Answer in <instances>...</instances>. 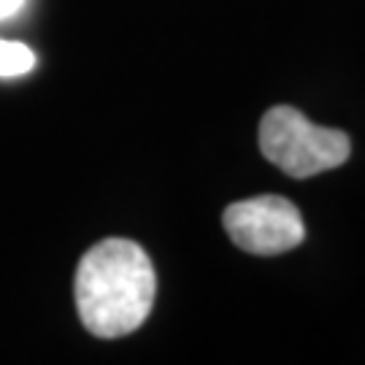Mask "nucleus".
Listing matches in <instances>:
<instances>
[{"instance_id": "1", "label": "nucleus", "mask_w": 365, "mask_h": 365, "mask_svg": "<svg viewBox=\"0 0 365 365\" xmlns=\"http://www.w3.org/2000/svg\"><path fill=\"white\" fill-rule=\"evenodd\" d=\"M157 292L152 260L135 241L106 238L78 260L73 295L81 325L98 339H119L146 322Z\"/></svg>"}, {"instance_id": "2", "label": "nucleus", "mask_w": 365, "mask_h": 365, "mask_svg": "<svg viewBox=\"0 0 365 365\" xmlns=\"http://www.w3.org/2000/svg\"><path fill=\"white\" fill-rule=\"evenodd\" d=\"M260 149L268 163L292 179H309L349 160V135L319 128L292 106H274L260 122Z\"/></svg>"}, {"instance_id": "3", "label": "nucleus", "mask_w": 365, "mask_h": 365, "mask_svg": "<svg viewBox=\"0 0 365 365\" xmlns=\"http://www.w3.org/2000/svg\"><path fill=\"white\" fill-rule=\"evenodd\" d=\"M222 225L238 249L260 257L284 255L306 238L303 217L295 203L282 195H260L230 203Z\"/></svg>"}, {"instance_id": "4", "label": "nucleus", "mask_w": 365, "mask_h": 365, "mask_svg": "<svg viewBox=\"0 0 365 365\" xmlns=\"http://www.w3.org/2000/svg\"><path fill=\"white\" fill-rule=\"evenodd\" d=\"M36 68V52L19 41L0 38V76H25Z\"/></svg>"}, {"instance_id": "5", "label": "nucleus", "mask_w": 365, "mask_h": 365, "mask_svg": "<svg viewBox=\"0 0 365 365\" xmlns=\"http://www.w3.org/2000/svg\"><path fill=\"white\" fill-rule=\"evenodd\" d=\"M27 0H0V19H9L25 9Z\"/></svg>"}]
</instances>
